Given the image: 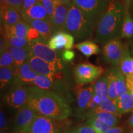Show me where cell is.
<instances>
[{
    "instance_id": "6da1fadb",
    "label": "cell",
    "mask_w": 133,
    "mask_h": 133,
    "mask_svg": "<svg viewBox=\"0 0 133 133\" xmlns=\"http://www.w3.org/2000/svg\"><path fill=\"white\" fill-rule=\"evenodd\" d=\"M29 92L27 104L37 114L58 121L70 116L69 103L59 94L33 85L29 87Z\"/></svg>"
},
{
    "instance_id": "7a4b0ae2",
    "label": "cell",
    "mask_w": 133,
    "mask_h": 133,
    "mask_svg": "<svg viewBox=\"0 0 133 133\" xmlns=\"http://www.w3.org/2000/svg\"><path fill=\"white\" fill-rule=\"evenodd\" d=\"M125 4L121 0H112L96 24V40L104 43L121 37Z\"/></svg>"
},
{
    "instance_id": "3957f363",
    "label": "cell",
    "mask_w": 133,
    "mask_h": 133,
    "mask_svg": "<svg viewBox=\"0 0 133 133\" xmlns=\"http://www.w3.org/2000/svg\"><path fill=\"white\" fill-rule=\"evenodd\" d=\"M96 24L74 4L68 13L64 31L72 35L78 40H84L92 36Z\"/></svg>"
},
{
    "instance_id": "277c9868",
    "label": "cell",
    "mask_w": 133,
    "mask_h": 133,
    "mask_svg": "<svg viewBox=\"0 0 133 133\" xmlns=\"http://www.w3.org/2000/svg\"><path fill=\"white\" fill-rule=\"evenodd\" d=\"M29 49L30 54L55 65L61 70L64 69L61 60L56 51L51 49L47 44V41L40 38L30 42Z\"/></svg>"
},
{
    "instance_id": "5b68a950",
    "label": "cell",
    "mask_w": 133,
    "mask_h": 133,
    "mask_svg": "<svg viewBox=\"0 0 133 133\" xmlns=\"http://www.w3.org/2000/svg\"><path fill=\"white\" fill-rule=\"evenodd\" d=\"M104 72L105 70L102 67L87 62L76 65L74 70L75 80L79 86L96 81Z\"/></svg>"
},
{
    "instance_id": "8992f818",
    "label": "cell",
    "mask_w": 133,
    "mask_h": 133,
    "mask_svg": "<svg viewBox=\"0 0 133 133\" xmlns=\"http://www.w3.org/2000/svg\"><path fill=\"white\" fill-rule=\"evenodd\" d=\"M110 1V0H73L72 4L97 24Z\"/></svg>"
},
{
    "instance_id": "52a82bcc",
    "label": "cell",
    "mask_w": 133,
    "mask_h": 133,
    "mask_svg": "<svg viewBox=\"0 0 133 133\" xmlns=\"http://www.w3.org/2000/svg\"><path fill=\"white\" fill-rule=\"evenodd\" d=\"M27 61L33 70L38 75L48 76L53 80L62 78V75L59 72V68L54 64L31 54L29 55Z\"/></svg>"
},
{
    "instance_id": "ba28073f",
    "label": "cell",
    "mask_w": 133,
    "mask_h": 133,
    "mask_svg": "<svg viewBox=\"0 0 133 133\" xmlns=\"http://www.w3.org/2000/svg\"><path fill=\"white\" fill-rule=\"evenodd\" d=\"M60 121L37 114L28 133H60Z\"/></svg>"
},
{
    "instance_id": "9c48e42d",
    "label": "cell",
    "mask_w": 133,
    "mask_h": 133,
    "mask_svg": "<svg viewBox=\"0 0 133 133\" xmlns=\"http://www.w3.org/2000/svg\"><path fill=\"white\" fill-rule=\"evenodd\" d=\"M124 46L119 38L106 41L103 48V57L105 62L114 66H118Z\"/></svg>"
},
{
    "instance_id": "30bf717a",
    "label": "cell",
    "mask_w": 133,
    "mask_h": 133,
    "mask_svg": "<svg viewBox=\"0 0 133 133\" xmlns=\"http://www.w3.org/2000/svg\"><path fill=\"white\" fill-rule=\"evenodd\" d=\"M37 113L27 104L19 110L15 123V133H28Z\"/></svg>"
},
{
    "instance_id": "8fae6325",
    "label": "cell",
    "mask_w": 133,
    "mask_h": 133,
    "mask_svg": "<svg viewBox=\"0 0 133 133\" xmlns=\"http://www.w3.org/2000/svg\"><path fill=\"white\" fill-rule=\"evenodd\" d=\"M29 94V87L15 84L6 96V102L9 107L20 109L27 104Z\"/></svg>"
},
{
    "instance_id": "7c38bea8",
    "label": "cell",
    "mask_w": 133,
    "mask_h": 133,
    "mask_svg": "<svg viewBox=\"0 0 133 133\" xmlns=\"http://www.w3.org/2000/svg\"><path fill=\"white\" fill-rule=\"evenodd\" d=\"M71 6V4H64L59 1L55 2L54 12L50 22L56 33L64 31L68 13Z\"/></svg>"
},
{
    "instance_id": "4fadbf2b",
    "label": "cell",
    "mask_w": 133,
    "mask_h": 133,
    "mask_svg": "<svg viewBox=\"0 0 133 133\" xmlns=\"http://www.w3.org/2000/svg\"><path fill=\"white\" fill-rule=\"evenodd\" d=\"M38 74L33 70L27 60L24 64L16 69L15 72V84L23 85L31 84L32 85L33 81Z\"/></svg>"
},
{
    "instance_id": "5bb4252c",
    "label": "cell",
    "mask_w": 133,
    "mask_h": 133,
    "mask_svg": "<svg viewBox=\"0 0 133 133\" xmlns=\"http://www.w3.org/2000/svg\"><path fill=\"white\" fill-rule=\"evenodd\" d=\"M25 21L39 31L42 39L48 41L52 35L56 33L51 22L41 19H25Z\"/></svg>"
},
{
    "instance_id": "9a60e30c",
    "label": "cell",
    "mask_w": 133,
    "mask_h": 133,
    "mask_svg": "<svg viewBox=\"0 0 133 133\" xmlns=\"http://www.w3.org/2000/svg\"><path fill=\"white\" fill-rule=\"evenodd\" d=\"M31 26L22 19L14 25L10 27H4L1 29V35L4 37H10V36H22L26 38L28 31L30 29Z\"/></svg>"
},
{
    "instance_id": "2e32d148",
    "label": "cell",
    "mask_w": 133,
    "mask_h": 133,
    "mask_svg": "<svg viewBox=\"0 0 133 133\" xmlns=\"http://www.w3.org/2000/svg\"><path fill=\"white\" fill-rule=\"evenodd\" d=\"M22 19H41L50 21V17L48 16L47 11L42 4L38 2L36 4L29 9L20 11Z\"/></svg>"
},
{
    "instance_id": "e0dca14e",
    "label": "cell",
    "mask_w": 133,
    "mask_h": 133,
    "mask_svg": "<svg viewBox=\"0 0 133 133\" xmlns=\"http://www.w3.org/2000/svg\"><path fill=\"white\" fill-rule=\"evenodd\" d=\"M22 19L20 11L11 6H8L4 10L1 11V25L4 27H10L14 25Z\"/></svg>"
},
{
    "instance_id": "ac0fdd59",
    "label": "cell",
    "mask_w": 133,
    "mask_h": 133,
    "mask_svg": "<svg viewBox=\"0 0 133 133\" xmlns=\"http://www.w3.org/2000/svg\"><path fill=\"white\" fill-rule=\"evenodd\" d=\"M118 67L124 76L133 74V57L131 54L129 48L124 46L123 53L119 61Z\"/></svg>"
},
{
    "instance_id": "d6986e66",
    "label": "cell",
    "mask_w": 133,
    "mask_h": 133,
    "mask_svg": "<svg viewBox=\"0 0 133 133\" xmlns=\"http://www.w3.org/2000/svg\"><path fill=\"white\" fill-rule=\"evenodd\" d=\"M117 108V116H121L123 114L133 112V100L129 92L118 98L115 102Z\"/></svg>"
},
{
    "instance_id": "ffe728a7",
    "label": "cell",
    "mask_w": 133,
    "mask_h": 133,
    "mask_svg": "<svg viewBox=\"0 0 133 133\" xmlns=\"http://www.w3.org/2000/svg\"><path fill=\"white\" fill-rule=\"evenodd\" d=\"M6 49L12 55L14 60L16 69L24 64L30 54L29 48H16L11 46H6Z\"/></svg>"
},
{
    "instance_id": "44dd1931",
    "label": "cell",
    "mask_w": 133,
    "mask_h": 133,
    "mask_svg": "<svg viewBox=\"0 0 133 133\" xmlns=\"http://www.w3.org/2000/svg\"><path fill=\"white\" fill-rule=\"evenodd\" d=\"M77 103L81 110L87 107L94 94V86L79 88L77 89Z\"/></svg>"
},
{
    "instance_id": "7402d4cb",
    "label": "cell",
    "mask_w": 133,
    "mask_h": 133,
    "mask_svg": "<svg viewBox=\"0 0 133 133\" xmlns=\"http://www.w3.org/2000/svg\"><path fill=\"white\" fill-rule=\"evenodd\" d=\"M74 48L80 51L86 57H89L93 55L99 54L101 51L99 47L95 43L88 40L78 43L75 45Z\"/></svg>"
},
{
    "instance_id": "603a6c76",
    "label": "cell",
    "mask_w": 133,
    "mask_h": 133,
    "mask_svg": "<svg viewBox=\"0 0 133 133\" xmlns=\"http://www.w3.org/2000/svg\"><path fill=\"white\" fill-rule=\"evenodd\" d=\"M94 92L101 97V101L109 98V82L107 74L100 78L94 86Z\"/></svg>"
},
{
    "instance_id": "cb8c5ba5",
    "label": "cell",
    "mask_w": 133,
    "mask_h": 133,
    "mask_svg": "<svg viewBox=\"0 0 133 133\" xmlns=\"http://www.w3.org/2000/svg\"><path fill=\"white\" fill-rule=\"evenodd\" d=\"M66 32L59 31L56 33L48 41V45L54 51H59L65 48L66 45Z\"/></svg>"
},
{
    "instance_id": "d4e9b609",
    "label": "cell",
    "mask_w": 133,
    "mask_h": 133,
    "mask_svg": "<svg viewBox=\"0 0 133 133\" xmlns=\"http://www.w3.org/2000/svg\"><path fill=\"white\" fill-rule=\"evenodd\" d=\"M116 68L111 70L107 73L109 82V98L115 103L118 98L117 91V78H116Z\"/></svg>"
},
{
    "instance_id": "484cf974",
    "label": "cell",
    "mask_w": 133,
    "mask_h": 133,
    "mask_svg": "<svg viewBox=\"0 0 133 133\" xmlns=\"http://www.w3.org/2000/svg\"><path fill=\"white\" fill-rule=\"evenodd\" d=\"M121 37L123 38H133V17L131 16L126 9L121 29Z\"/></svg>"
},
{
    "instance_id": "4316f807",
    "label": "cell",
    "mask_w": 133,
    "mask_h": 133,
    "mask_svg": "<svg viewBox=\"0 0 133 133\" xmlns=\"http://www.w3.org/2000/svg\"><path fill=\"white\" fill-rule=\"evenodd\" d=\"M16 68L1 67L0 69V88H4L15 78Z\"/></svg>"
},
{
    "instance_id": "83f0119b",
    "label": "cell",
    "mask_w": 133,
    "mask_h": 133,
    "mask_svg": "<svg viewBox=\"0 0 133 133\" xmlns=\"http://www.w3.org/2000/svg\"><path fill=\"white\" fill-rule=\"evenodd\" d=\"M92 116L97 118L105 123L109 128L116 126L118 123V118L115 115L107 112L93 113Z\"/></svg>"
},
{
    "instance_id": "f1b7e54d",
    "label": "cell",
    "mask_w": 133,
    "mask_h": 133,
    "mask_svg": "<svg viewBox=\"0 0 133 133\" xmlns=\"http://www.w3.org/2000/svg\"><path fill=\"white\" fill-rule=\"evenodd\" d=\"M4 38L6 46H11L16 48H29L30 42L27 38L22 36H10L4 37Z\"/></svg>"
},
{
    "instance_id": "f546056e",
    "label": "cell",
    "mask_w": 133,
    "mask_h": 133,
    "mask_svg": "<svg viewBox=\"0 0 133 133\" xmlns=\"http://www.w3.org/2000/svg\"><path fill=\"white\" fill-rule=\"evenodd\" d=\"M107 112L117 116V108L116 104L112 100L109 98L101 102V104L93 113ZM92 113V114H93Z\"/></svg>"
},
{
    "instance_id": "4dcf8cb0",
    "label": "cell",
    "mask_w": 133,
    "mask_h": 133,
    "mask_svg": "<svg viewBox=\"0 0 133 133\" xmlns=\"http://www.w3.org/2000/svg\"><path fill=\"white\" fill-rule=\"evenodd\" d=\"M54 81V80L49 78L48 76L38 75L33 81L32 85L37 86L41 89L48 90L50 88H52Z\"/></svg>"
},
{
    "instance_id": "1f68e13d",
    "label": "cell",
    "mask_w": 133,
    "mask_h": 133,
    "mask_svg": "<svg viewBox=\"0 0 133 133\" xmlns=\"http://www.w3.org/2000/svg\"><path fill=\"white\" fill-rule=\"evenodd\" d=\"M116 78H117V91L118 97L125 93L128 92L126 83V77L121 74L118 66L116 68Z\"/></svg>"
},
{
    "instance_id": "d6a6232c",
    "label": "cell",
    "mask_w": 133,
    "mask_h": 133,
    "mask_svg": "<svg viewBox=\"0 0 133 133\" xmlns=\"http://www.w3.org/2000/svg\"><path fill=\"white\" fill-rule=\"evenodd\" d=\"M87 124L92 126L96 133H105L110 128L103 121L92 116L88 119Z\"/></svg>"
},
{
    "instance_id": "836d02e7",
    "label": "cell",
    "mask_w": 133,
    "mask_h": 133,
    "mask_svg": "<svg viewBox=\"0 0 133 133\" xmlns=\"http://www.w3.org/2000/svg\"><path fill=\"white\" fill-rule=\"evenodd\" d=\"M0 66L1 67L16 68L13 57L7 49L1 53Z\"/></svg>"
},
{
    "instance_id": "e575fe53",
    "label": "cell",
    "mask_w": 133,
    "mask_h": 133,
    "mask_svg": "<svg viewBox=\"0 0 133 133\" xmlns=\"http://www.w3.org/2000/svg\"><path fill=\"white\" fill-rule=\"evenodd\" d=\"M39 1L45 8L48 12V16H49L50 19H51L54 12L55 2H53L51 0H39Z\"/></svg>"
},
{
    "instance_id": "d590c367",
    "label": "cell",
    "mask_w": 133,
    "mask_h": 133,
    "mask_svg": "<svg viewBox=\"0 0 133 133\" xmlns=\"http://www.w3.org/2000/svg\"><path fill=\"white\" fill-rule=\"evenodd\" d=\"M26 38L30 41L36 40V39H39L41 38L40 34H39V31L37 30L33 27H30V29H29V31H28L27 36H26Z\"/></svg>"
},
{
    "instance_id": "8d00e7d4",
    "label": "cell",
    "mask_w": 133,
    "mask_h": 133,
    "mask_svg": "<svg viewBox=\"0 0 133 133\" xmlns=\"http://www.w3.org/2000/svg\"><path fill=\"white\" fill-rule=\"evenodd\" d=\"M75 54L71 49H65L62 54V59L65 62H71L75 59Z\"/></svg>"
},
{
    "instance_id": "74e56055",
    "label": "cell",
    "mask_w": 133,
    "mask_h": 133,
    "mask_svg": "<svg viewBox=\"0 0 133 133\" xmlns=\"http://www.w3.org/2000/svg\"><path fill=\"white\" fill-rule=\"evenodd\" d=\"M24 0H7V6L21 11L22 8Z\"/></svg>"
},
{
    "instance_id": "f35d334b",
    "label": "cell",
    "mask_w": 133,
    "mask_h": 133,
    "mask_svg": "<svg viewBox=\"0 0 133 133\" xmlns=\"http://www.w3.org/2000/svg\"><path fill=\"white\" fill-rule=\"evenodd\" d=\"M76 133H96L94 128L89 124L84 125L78 128L77 130L75 131Z\"/></svg>"
},
{
    "instance_id": "ab89813d",
    "label": "cell",
    "mask_w": 133,
    "mask_h": 133,
    "mask_svg": "<svg viewBox=\"0 0 133 133\" xmlns=\"http://www.w3.org/2000/svg\"><path fill=\"white\" fill-rule=\"evenodd\" d=\"M126 83L129 94H133V74L125 76Z\"/></svg>"
},
{
    "instance_id": "60d3db41",
    "label": "cell",
    "mask_w": 133,
    "mask_h": 133,
    "mask_svg": "<svg viewBox=\"0 0 133 133\" xmlns=\"http://www.w3.org/2000/svg\"><path fill=\"white\" fill-rule=\"evenodd\" d=\"M0 128L1 130H7V119H6V116L1 110L0 112Z\"/></svg>"
},
{
    "instance_id": "b9f144b4",
    "label": "cell",
    "mask_w": 133,
    "mask_h": 133,
    "mask_svg": "<svg viewBox=\"0 0 133 133\" xmlns=\"http://www.w3.org/2000/svg\"><path fill=\"white\" fill-rule=\"evenodd\" d=\"M38 2H39V0H24L22 8L21 11L29 9V8H31L35 4H36Z\"/></svg>"
},
{
    "instance_id": "7bdbcfd3",
    "label": "cell",
    "mask_w": 133,
    "mask_h": 133,
    "mask_svg": "<svg viewBox=\"0 0 133 133\" xmlns=\"http://www.w3.org/2000/svg\"><path fill=\"white\" fill-rule=\"evenodd\" d=\"M125 9L131 16L133 17V0H126L125 3Z\"/></svg>"
},
{
    "instance_id": "ee69618b",
    "label": "cell",
    "mask_w": 133,
    "mask_h": 133,
    "mask_svg": "<svg viewBox=\"0 0 133 133\" xmlns=\"http://www.w3.org/2000/svg\"><path fill=\"white\" fill-rule=\"evenodd\" d=\"M105 133H123V130L121 127L119 126H114L110 128Z\"/></svg>"
},
{
    "instance_id": "f6af8a7d",
    "label": "cell",
    "mask_w": 133,
    "mask_h": 133,
    "mask_svg": "<svg viewBox=\"0 0 133 133\" xmlns=\"http://www.w3.org/2000/svg\"><path fill=\"white\" fill-rule=\"evenodd\" d=\"M7 0H0V4H1V11H3L7 7Z\"/></svg>"
},
{
    "instance_id": "bcb514c9",
    "label": "cell",
    "mask_w": 133,
    "mask_h": 133,
    "mask_svg": "<svg viewBox=\"0 0 133 133\" xmlns=\"http://www.w3.org/2000/svg\"><path fill=\"white\" fill-rule=\"evenodd\" d=\"M59 2L64 3V4H72V1L73 0H58Z\"/></svg>"
},
{
    "instance_id": "7dc6e473",
    "label": "cell",
    "mask_w": 133,
    "mask_h": 133,
    "mask_svg": "<svg viewBox=\"0 0 133 133\" xmlns=\"http://www.w3.org/2000/svg\"><path fill=\"white\" fill-rule=\"evenodd\" d=\"M128 124L131 128H133V114L131 115L130 118H129V121H128Z\"/></svg>"
},
{
    "instance_id": "c3c4849f",
    "label": "cell",
    "mask_w": 133,
    "mask_h": 133,
    "mask_svg": "<svg viewBox=\"0 0 133 133\" xmlns=\"http://www.w3.org/2000/svg\"><path fill=\"white\" fill-rule=\"evenodd\" d=\"M131 39H132V40L131 41L130 44H129V45H130V49H129V51H130L131 54L132 55V56L133 57V38H131Z\"/></svg>"
},
{
    "instance_id": "681fc988",
    "label": "cell",
    "mask_w": 133,
    "mask_h": 133,
    "mask_svg": "<svg viewBox=\"0 0 133 133\" xmlns=\"http://www.w3.org/2000/svg\"><path fill=\"white\" fill-rule=\"evenodd\" d=\"M6 130H1L0 131V133H6Z\"/></svg>"
},
{
    "instance_id": "f907efd6",
    "label": "cell",
    "mask_w": 133,
    "mask_h": 133,
    "mask_svg": "<svg viewBox=\"0 0 133 133\" xmlns=\"http://www.w3.org/2000/svg\"><path fill=\"white\" fill-rule=\"evenodd\" d=\"M51 1H53V2H56V1H58V0H51Z\"/></svg>"
},
{
    "instance_id": "816d5d0a",
    "label": "cell",
    "mask_w": 133,
    "mask_h": 133,
    "mask_svg": "<svg viewBox=\"0 0 133 133\" xmlns=\"http://www.w3.org/2000/svg\"><path fill=\"white\" fill-rule=\"evenodd\" d=\"M70 133H75V131H72V132H70Z\"/></svg>"
},
{
    "instance_id": "f5cc1de1",
    "label": "cell",
    "mask_w": 133,
    "mask_h": 133,
    "mask_svg": "<svg viewBox=\"0 0 133 133\" xmlns=\"http://www.w3.org/2000/svg\"><path fill=\"white\" fill-rule=\"evenodd\" d=\"M129 133H133V129H132V131H131V132H129Z\"/></svg>"
},
{
    "instance_id": "db71d44e",
    "label": "cell",
    "mask_w": 133,
    "mask_h": 133,
    "mask_svg": "<svg viewBox=\"0 0 133 133\" xmlns=\"http://www.w3.org/2000/svg\"><path fill=\"white\" fill-rule=\"evenodd\" d=\"M75 133H76V132H75Z\"/></svg>"
}]
</instances>
